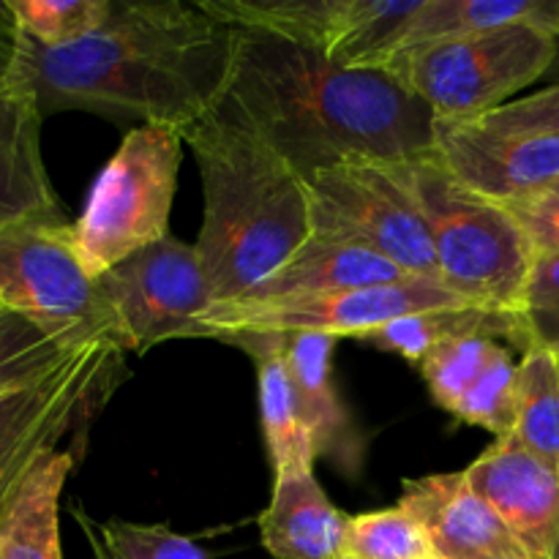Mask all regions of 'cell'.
I'll list each match as a JSON object with an SVG mask.
<instances>
[{
  "label": "cell",
  "mask_w": 559,
  "mask_h": 559,
  "mask_svg": "<svg viewBox=\"0 0 559 559\" xmlns=\"http://www.w3.org/2000/svg\"><path fill=\"white\" fill-rule=\"evenodd\" d=\"M216 112L260 136L306 183L353 158L424 156L437 129L396 74L347 69L320 49L246 27H235L233 76Z\"/></svg>",
  "instance_id": "6da1fadb"
},
{
  "label": "cell",
  "mask_w": 559,
  "mask_h": 559,
  "mask_svg": "<svg viewBox=\"0 0 559 559\" xmlns=\"http://www.w3.org/2000/svg\"><path fill=\"white\" fill-rule=\"evenodd\" d=\"M235 27L200 3L112 0L91 36L22 47L20 76L41 115L93 112L183 131L222 104L233 76Z\"/></svg>",
  "instance_id": "7a4b0ae2"
},
{
  "label": "cell",
  "mask_w": 559,
  "mask_h": 559,
  "mask_svg": "<svg viewBox=\"0 0 559 559\" xmlns=\"http://www.w3.org/2000/svg\"><path fill=\"white\" fill-rule=\"evenodd\" d=\"M180 134L205 197L194 246L216 309L238 304L314 235L311 189L271 145L216 109Z\"/></svg>",
  "instance_id": "3957f363"
},
{
  "label": "cell",
  "mask_w": 559,
  "mask_h": 559,
  "mask_svg": "<svg viewBox=\"0 0 559 559\" xmlns=\"http://www.w3.org/2000/svg\"><path fill=\"white\" fill-rule=\"evenodd\" d=\"M402 169L429 227L440 282L469 306L516 317L535 251L513 213L459 183L431 153Z\"/></svg>",
  "instance_id": "277c9868"
},
{
  "label": "cell",
  "mask_w": 559,
  "mask_h": 559,
  "mask_svg": "<svg viewBox=\"0 0 559 559\" xmlns=\"http://www.w3.org/2000/svg\"><path fill=\"white\" fill-rule=\"evenodd\" d=\"M183 145L164 123H140L123 136L74 222L76 254L93 278L167 238Z\"/></svg>",
  "instance_id": "5b68a950"
},
{
  "label": "cell",
  "mask_w": 559,
  "mask_h": 559,
  "mask_svg": "<svg viewBox=\"0 0 559 559\" xmlns=\"http://www.w3.org/2000/svg\"><path fill=\"white\" fill-rule=\"evenodd\" d=\"M559 58V36L535 22L491 27L404 58L391 74L442 123H467L511 104Z\"/></svg>",
  "instance_id": "8992f818"
},
{
  "label": "cell",
  "mask_w": 559,
  "mask_h": 559,
  "mask_svg": "<svg viewBox=\"0 0 559 559\" xmlns=\"http://www.w3.org/2000/svg\"><path fill=\"white\" fill-rule=\"evenodd\" d=\"M115 338H96L44 374L0 393V516L27 475L60 451L63 437L85 426L123 380Z\"/></svg>",
  "instance_id": "52a82bcc"
},
{
  "label": "cell",
  "mask_w": 559,
  "mask_h": 559,
  "mask_svg": "<svg viewBox=\"0 0 559 559\" xmlns=\"http://www.w3.org/2000/svg\"><path fill=\"white\" fill-rule=\"evenodd\" d=\"M309 189L314 235L374 251L413 278L440 282L435 243L402 162L333 164L309 180Z\"/></svg>",
  "instance_id": "ba28073f"
},
{
  "label": "cell",
  "mask_w": 559,
  "mask_h": 559,
  "mask_svg": "<svg viewBox=\"0 0 559 559\" xmlns=\"http://www.w3.org/2000/svg\"><path fill=\"white\" fill-rule=\"evenodd\" d=\"M0 304L69 344L115 338L98 278L74 246V224L33 218L0 229Z\"/></svg>",
  "instance_id": "9c48e42d"
},
{
  "label": "cell",
  "mask_w": 559,
  "mask_h": 559,
  "mask_svg": "<svg viewBox=\"0 0 559 559\" xmlns=\"http://www.w3.org/2000/svg\"><path fill=\"white\" fill-rule=\"evenodd\" d=\"M98 287L118 344L136 355L169 338H197L200 320L216 309L200 251L173 235L109 267Z\"/></svg>",
  "instance_id": "30bf717a"
},
{
  "label": "cell",
  "mask_w": 559,
  "mask_h": 559,
  "mask_svg": "<svg viewBox=\"0 0 559 559\" xmlns=\"http://www.w3.org/2000/svg\"><path fill=\"white\" fill-rule=\"evenodd\" d=\"M469 306L445 284L431 278H404L377 287L336 289L311 298L276 304H233L207 311L197 328V338H222L238 331L267 333H322V336L364 338L388 322L435 309Z\"/></svg>",
  "instance_id": "8fae6325"
},
{
  "label": "cell",
  "mask_w": 559,
  "mask_h": 559,
  "mask_svg": "<svg viewBox=\"0 0 559 559\" xmlns=\"http://www.w3.org/2000/svg\"><path fill=\"white\" fill-rule=\"evenodd\" d=\"M429 153L459 183L502 205L551 189L559 180V136L437 120Z\"/></svg>",
  "instance_id": "7c38bea8"
},
{
  "label": "cell",
  "mask_w": 559,
  "mask_h": 559,
  "mask_svg": "<svg viewBox=\"0 0 559 559\" xmlns=\"http://www.w3.org/2000/svg\"><path fill=\"white\" fill-rule=\"evenodd\" d=\"M469 484L495 508L524 559H559V473L506 437L467 469Z\"/></svg>",
  "instance_id": "4fadbf2b"
},
{
  "label": "cell",
  "mask_w": 559,
  "mask_h": 559,
  "mask_svg": "<svg viewBox=\"0 0 559 559\" xmlns=\"http://www.w3.org/2000/svg\"><path fill=\"white\" fill-rule=\"evenodd\" d=\"M404 508L415 513L435 544L437 559L522 557L495 508L475 491L467 473H440L404 480Z\"/></svg>",
  "instance_id": "5bb4252c"
},
{
  "label": "cell",
  "mask_w": 559,
  "mask_h": 559,
  "mask_svg": "<svg viewBox=\"0 0 559 559\" xmlns=\"http://www.w3.org/2000/svg\"><path fill=\"white\" fill-rule=\"evenodd\" d=\"M349 522L353 516L338 511L320 486L314 464H289L273 473L260 538L276 559H338L347 555Z\"/></svg>",
  "instance_id": "9a60e30c"
},
{
  "label": "cell",
  "mask_w": 559,
  "mask_h": 559,
  "mask_svg": "<svg viewBox=\"0 0 559 559\" xmlns=\"http://www.w3.org/2000/svg\"><path fill=\"white\" fill-rule=\"evenodd\" d=\"M41 109L27 82L0 91V229L66 218L41 156Z\"/></svg>",
  "instance_id": "2e32d148"
},
{
  "label": "cell",
  "mask_w": 559,
  "mask_h": 559,
  "mask_svg": "<svg viewBox=\"0 0 559 559\" xmlns=\"http://www.w3.org/2000/svg\"><path fill=\"white\" fill-rule=\"evenodd\" d=\"M233 27L265 31L338 58L385 9V0H202Z\"/></svg>",
  "instance_id": "e0dca14e"
},
{
  "label": "cell",
  "mask_w": 559,
  "mask_h": 559,
  "mask_svg": "<svg viewBox=\"0 0 559 559\" xmlns=\"http://www.w3.org/2000/svg\"><path fill=\"white\" fill-rule=\"evenodd\" d=\"M287 358L298 391L300 415L314 442L317 459H331L342 473L358 475L364 464L366 440L344 407L333 380V347L336 338L322 333H284Z\"/></svg>",
  "instance_id": "ac0fdd59"
},
{
  "label": "cell",
  "mask_w": 559,
  "mask_h": 559,
  "mask_svg": "<svg viewBox=\"0 0 559 559\" xmlns=\"http://www.w3.org/2000/svg\"><path fill=\"white\" fill-rule=\"evenodd\" d=\"M218 342L243 349L254 360L262 437H265L267 462L273 473L289 464H314V442L300 415L298 391H295L293 369H289L287 336L267 331H238L227 333Z\"/></svg>",
  "instance_id": "d6986e66"
},
{
  "label": "cell",
  "mask_w": 559,
  "mask_h": 559,
  "mask_svg": "<svg viewBox=\"0 0 559 559\" xmlns=\"http://www.w3.org/2000/svg\"><path fill=\"white\" fill-rule=\"evenodd\" d=\"M404 278L413 276H407L393 262L382 260L374 251L311 235L289 257L282 271L273 273L238 304H276V300L311 298V295L336 293V289L377 287V284L404 282Z\"/></svg>",
  "instance_id": "ffe728a7"
},
{
  "label": "cell",
  "mask_w": 559,
  "mask_h": 559,
  "mask_svg": "<svg viewBox=\"0 0 559 559\" xmlns=\"http://www.w3.org/2000/svg\"><path fill=\"white\" fill-rule=\"evenodd\" d=\"M513 22H535L559 36V0H418L399 33L391 71L420 49Z\"/></svg>",
  "instance_id": "44dd1931"
},
{
  "label": "cell",
  "mask_w": 559,
  "mask_h": 559,
  "mask_svg": "<svg viewBox=\"0 0 559 559\" xmlns=\"http://www.w3.org/2000/svg\"><path fill=\"white\" fill-rule=\"evenodd\" d=\"M74 469V453L58 451L25 478L0 516V544L5 559L60 557V495Z\"/></svg>",
  "instance_id": "7402d4cb"
},
{
  "label": "cell",
  "mask_w": 559,
  "mask_h": 559,
  "mask_svg": "<svg viewBox=\"0 0 559 559\" xmlns=\"http://www.w3.org/2000/svg\"><path fill=\"white\" fill-rule=\"evenodd\" d=\"M462 336H489L497 338V342L506 338L508 344L522 349V331H519L516 317L497 314V311L478 309V306H456V309L407 314L396 322H388L385 328L369 333L360 342L418 366L431 349Z\"/></svg>",
  "instance_id": "603a6c76"
},
{
  "label": "cell",
  "mask_w": 559,
  "mask_h": 559,
  "mask_svg": "<svg viewBox=\"0 0 559 559\" xmlns=\"http://www.w3.org/2000/svg\"><path fill=\"white\" fill-rule=\"evenodd\" d=\"M511 440L559 473V358L546 349L522 355Z\"/></svg>",
  "instance_id": "cb8c5ba5"
},
{
  "label": "cell",
  "mask_w": 559,
  "mask_h": 559,
  "mask_svg": "<svg viewBox=\"0 0 559 559\" xmlns=\"http://www.w3.org/2000/svg\"><path fill=\"white\" fill-rule=\"evenodd\" d=\"M27 41L58 49L96 33L112 14V0H5Z\"/></svg>",
  "instance_id": "d4e9b609"
},
{
  "label": "cell",
  "mask_w": 559,
  "mask_h": 559,
  "mask_svg": "<svg viewBox=\"0 0 559 559\" xmlns=\"http://www.w3.org/2000/svg\"><path fill=\"white\" fill-rule=\"evenodd\" d=\"M347 555L358 559H437L429 533L402 502L353 516Z\"/></svg>",
  "instance_id": "484cf974"
},
{
  "label": "cell",
  "mask_w": 559,
  "mask_h": 559,
  "mask_svg": "<svg viewBox=\"0 0 559 559\" xmlns=\"http://www.w3.org/2000/svg\"><path fill=\"white\" fill-rule=\"evenodd\" d=\"M82 344L52 336L16 311L0 314V393L58 366Z\"/></svg>",
  "instance_id": "4316f807"
},
{
  "label": "cell",
  "mask_w": 559,
  "mask_h": 559,
  "mask_svg": "<svg viewBox=\"0 0 559 559\" xmlns=\"http://www.w3.org/2000/svg\"><path fill=\"white\" fill-rule=\"evenodd\" d=\"M516 371L511 353L506 347H497L489 358L486 369L473 382L462 402L453 409V418L462 424L480 426L497 440H506L513 435L516 426Z\"/></svg>",
  "instance_id": "83f0119b"
},
{
  "label": "cell",
  "mask_w": 559,
  "mask_h": 559,
  "mask_svg": "<svg viewBox=\"0 0 559 559\" xmlns=\"http://www.w3.org/2000/svg\"><path fill=\"white\" fill-rule=\"evenodd\" d=\"M497 347H500L497 338L462 336L431 349L418 364V371L424 377L426 388H429L431 399L445 413H453L456 404L464 399V393L473 388L480 371L486 369V364H489Z\"/></svg>",
  "instance_id": "f1b7e54d"
},
{
  "label": "cell",
  "mask_w": 559,
  "mask_h": 559,
  "mask_svg": "<svg viewBox=\"0 0 559 559\" xmlns=\"http://www.w3.org/2000/svg\"><path fill=\"white\" fill-rule=\"evenodd\" d=\"M516 320L522 355L546 349L559 358V254L535 257Z\"/></svg>",
  "instance_id": "f546056e"
},
{
  "label": "cell",
  "mask_w": 559,
  "mask_h": 559,
  "mask_svg": "<svg viewBox=\"0 0 559 559\" xmlns=\"http://www.w3.org/2000/svg\"><path fill=\"white\" fill-rule=\"evenodd\" d=\"M104 544L118 559H207L205 549L164 524L112 522L96 524Z\"/></svg>",
  "instance_id": "4dcf8cb0"
},
{
  "label": "cell",
  "mask_w": 559,
  "mask_h": 559,
  "mask_svg": "<svg viewBox=\"0 0 559 559\" xmlns=\"http://www.w3.org/2000/svg\"><path fill=\"white\" fill-rule=\"evenodd\" d=\"M467 123L486 126L495 131H511V134H546L559 136V82L530 96L513 98L506 107L484 115Z\"/></svg>",
  "instance_id": "1f68e13d"
},
{
  "label": "cell",
  "mask_w": 559,
  "mask_h": 559,
  "mask_svg": "<svg viewBox=\"0 0 559 559\" xmlns=\"http://www.w3.org/2000/svg\"><path fill=\"white\" fill-rule=\"evenodd\" d=\"M506 207L533 243L535 257L559 254V186L524 197V200L508 202Z\"/></svg>",
  "instance_id": "d6a6232c"
},
{
  "label": "cell",
  "mask_w": 559,
  "mask_h": 559,
  "mask_svg": "<svg viewBox=\"0 0 559 559\" xmlns=\"http://www.w3.org/2000/svg\"><path fill=\"white\" fill-rule=\"evenodd\" d=\"M22 47H25V36L16 27L14 14L9 11V3L0 0V91L20 82L22 69Z\"/></svg>",
  "instance_id": "836d02e7"
},
{
  "label": "cell",
  "mask_w": 559,
  "mask_h": 559,
  "mask_svg": "<svg viewBox=\"0 0 559 559\" xmlns=\"http://www.w3.org/2000/svg\"><path fill=\"white\" fill-rule=\"evenodd\" d=\"M74 516H76V522H80L82 533H85L87 544H91L93 559H118V557H115V555H112V551H109V546H107V544H104L102 533H98L96 522H93V519H91V516H85V513H82V511H74Z\"/></svg>",
  "instance_id": "e575fe53"
},
{
  "label": "cell",
  "mask_w": 559,
  "mask_h": 559,
  "mask_svg": "<svg viewBox=\"0 0 559 559\" xmlns=\"http://www.w3.org/2000/svg\"><path fill=\"white\" fill-rule=\"evenodd\" d=\"M475 559H522V557H502V555H491V557H475Z\"/></svg>",
  "instance_id": "d590c367"
},
{
  "label": "cell",
  "mask_w": 559,
  "mask_h": 559,
  "mask_svg": "<svg viewBox=\"0 0 559 559\" xmlns=\"http://www.w3.org/2000/svg\"><path fill=\"white\" fill-rule=\"evenodd\" d=\"M0 559H5V551H3V544H0Z\"/></svg>",
  "instance_id": "8d00e7d4"
},
{
  "label": "cell",
  "mask_w": 559,
  "mask_h": 559,
  "mask_svg": "<svg viewBox=\"0 0 559 559\" xmlns=\"http://www.w3.org/2000/svg\"><path fill=\"white\" fill-rule=\"evenodd\" d=\"M338 559H358V557H353V555H344V557H338Z\"/></svg>",
  "instance_id": "74e56055"
},
{
  "label": "cell",
  "mask_w": 559,
  "mask_h": 559,
  "mask_svg": "<svg viewBox=\"0 0 559 559\" xmlns=\"http://www.w3.org/2000/svg\"><path fill=\"white\" fill-rule=\"evenodd\" d=\"M3 311H9V309H5V306H3V304H0V314H3Z\"/></svg>",
  "instance_id": "f35d334b"
},
{
  "label": "cell",
  "mask_w": 559,
  "mask_h": 559,
  "mask_svg": "<svg viewBox=\"0 0 559 559\" xmlns=\"http://www.w3.org/2000/svg\"><path fill=\"white\" fill-rule=\"evenodd\" d=\"M555 186H559V180H557V183H555Z\"/></svg>",
  "instance_id": "ab89813d"
}]
</instances>
